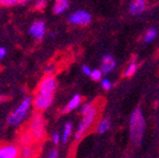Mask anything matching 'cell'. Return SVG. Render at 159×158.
I'll return each mask as SVG.
<instances>
[{"mask_svg":"<svg viewBox=\"0 0 159 158\" xmlns=\"http://www.w3.org/2000/svg\"><path fill=\"white\" fill-rule=\"evenodd\" d=\"M146 132V119L140 107L133 111L129 118V137L134 146H140Z\"/></svg>","mask_w":159,"mask_h":158,"instance_id":"6da1fadb","label":"cell"},{"mask_svg":"<svg viewBox=\"0 0 159 158\" xmlns=\"http://www.w3.org/2000/svg\"><path fill=\"white\" fill-rule=\"evenodd\" d=\"M32 107V97L27 96L20 102V104L9 114L7 117V123L10 126H19L23 123L25 117Z\"/></svg>","mask_w":159,"mask_h":158,"instance_id":"7a4b0ae2","label":"cell"},{"mask_svg":"<svg viewBox=\"0 0 159 158\" xmlns=\"http://www.w3.org/2000/svg\"><path fill=\"white\" fill-rule=\"evenodd\" d=\"M97 115H98V109H97V106H95L92 112H89L85 116H82V119L80 122L79 126H77V128H76V132H75V134H74V141L76 142V143L81 141V139L83 138V136L91 129L93 124L96 121Z\"/></svg>","mask_w":159,"mask_h":158,"instance_id":"3957f363","label":"cell"},{"mask_svg":"<svg viewBox=\"0 0 159 158\" xmlns=\"http://www.w3.org/2000/svg\"><path fill=\"white\" fill-rule=\"evenodd\" d=\"M29 133L32 135L33 141L41 142L45 136V123L41 113H35L29 123Z\"/></svg>","mask_w":159,"mask_h":158,"instance_id":"277c9868","label":"cell"},{"mask_svg":"<svg viewBox=\"0 0 159 158\" xmlns=\"http://www.w3.org/2000/svg\"><path fill=\"white\" fill-rule=\"evenodd\" d=\"M57 81L54 75L45 74L38 85L37 93L44 94V95H53L54 92L57 91Z\"/></svg>","mask_w":159,"mask_h":158,"instance_id":"5b68a950","label":"cell"},{"mask_svg":"<svg viewBox=\"0 0 159 158\" xmlns=\"http://www.w3.org/2000/svg\"><path fill=\"white\" fill-rule=\"evenodd\" d=\"M52 102L53 95H44V94L35 93L34 96L32 97V107L38 113H42L52 105Z\"/></svg>","mask_w":159,"mask_h":158,"instance_id":"8992f818","label":"cell"},{"mask_svg":"<svg viewBox=\"0 0 159 158\" xmlns=\"http://www.w3.org/2000/svg\"><path fill=\"white\" fill-rule=\"evenodd\" d=\"M69 23L73 26H80V27H86L92 22V16L84 10H77L70 15L67 19Z\"/></svg>","mask_w":159,"mask_h":158,"instance_id":"52a82bcc","label":"cell"},{"mask_svg":"<svg viewBox=\"0 0 159 158\" xmlns=\"http://www.w3.org/2000/svg\"><path fill=\"white\" fill-rule=\"evenodd\" d=\"M0 158H20L19 146L10 143L0 144Z\"/></svg>","mask_w":159,"mask_h":158,"instance_id":"ba28073f","label":"cell"},{"mask_svg":"<svg viewBox=\"0 0 159 158\" xmlns=\"http://www.w3.org/2000/svg\"><path fill=\"white\" fill-rule=\"evenodd\" d=\"M29 33L31 37L34 38L37 41H41L45 35V25L43 21H34L29 29Z\"/></svg>","mask_w":159,"mask_h":158,"instance_id":"9c48e42d","label":"cell"},{"mask_svg":"<svg viewBox=\"0 0 159 158\" xmlns=\"http://www.w3.org/2000/svg\"><path fill=\"white\" fill-rule=\"evenodd\" d=\"M116 69V61L112 55H104L102 59V64H101V70L103 74H109Z\"/></svg>","mask_w":159,"mask_h":158,"instance_id":"30bf717a","label":"cell"},{"mask_svg":"<svg viewBox=\"0 0 159 158\" xmlns=\"http://www.w3.org/2000/svg\"><path fill=\"white\" fill-rule=\"evenodd\" d=\"M147 8V0H133L129 5V12L133 16H138Z\"/></svg>","mask_w":159,"mask_h":158,"instance_id":"8fae6325","label":"cell"},{"mask_svg":"<svg viewBox=\"0 0 159 158\" xmlns=\"http://www.w3.org/2000/svg\"><path fill=\"white\" fill-rule=\"evenodd\" d=\"M82 102H83L82 95L75 94L74 96L67 102V104L65 105L64 109H63V113H70V112H73L74 109H79V106L82 105Z\"/></svg>","mask_w":159,"mask_h":158,"instance_id":"7c38bea8","label":"cell"},{"mask_svg":"<svg viewBox=\"0 0 159 158\" xmlns=\"http://www.w3.org/2000/svg\"><path fill=\"white\" fill-rule=\"evenodd\" d=\"M70 7V0H55L53 6V12L55 15H61L65 12Z\"/></svg>","mask_w":159,"mask_h":158,"instance_id":"4fadbf2b","label":"cell"},{"mask_svg":"<svg viewBox=\"0 0 159 158\" xmlns=\"http://www.w3.org/2000/svg\"><path fill=\"white\" fill-rule=\"evenodd\" d=\"M73 134V125L72 123H65L64 127H63V132L61 134V142L63 144H66L70 141L71 136Z\"/></svg>","mask_w":159,"mask_h":158,"instance_id":"5bb4252c","label":"cell"},{"mask_svg":"<svg viewBox=\"0 0 159 158\" xmlns=\"http://www.w3.org/2000/svg\"><path fill=\"white\" fill-rule=\"evenodd\" d=\"M35 153V147L31 145H25L20 148V158H32Z\"/></svg>","mask_w":159,"mask_h":158,"instance_id":"9a60e30c","label":"cell"},{"mask_svg":"<svg viewBox=\"0 0 159 158\" xmlns=\"http://www.w3.org/2000/svg\"><path fill=\"white\" fill-rule=\"evenodd\" d=\"M111 128V121L108 118H102L96 126V132L98 134H105Z\"/></svg>","mask_w":159,"mask_h":158,"instance_id":"2e32d148","label":"cell"},{"mask_svg":"<svg viewBox=\"0 0 159 158\" xmlns=\"http://www.w3.org/2000/svg\"><path fill=\"white\" fill-rule=\"evenodd\" d=\"M138 70V63L135 61L129 62V64L127 65V67L124 71V77H132Z\"/></svg>","mask_w":159,"mask_h":158,"instance_id":"e0dca14e","label":"cell"},{"mask_svg":"<svg viewBox=\"0 0 159 158\" xmlns=\"http://www.w3.org/2000/svg\"><path fill=\"white\" fill-rule=\"evenodd\" d=\"M157 37V31L155 29L147 30V32L144 35V42L145 43H150L152 42Z\"/></svg>","mask_w":159,"mask_h":158,"instance_id":"ac0fdd59","label":"cell"},{"mask_svg":"<svg viewBox=\"0 0 159 158\" xmlns=\"http://www.w3.org/2000/svg\"><path fill=\"white\" fill-rule=\"evenodd\" d=\"M94 107H95V105L93 103H86V104H84V105L81 106V109H80V113H81L82 116H85V115L89 114V112H92Z\"/></svg>","mask_w":159,"mask_h":158,"instance_id":"d6986e66","label":"cell"},{"mask_svg":"<svg viewBox=\"0 0 159 158\" xmlns=\"http://www.w3.org/2000/svg\"><path fill=\"white\" fill-rule=\"evenodd\" d=\"M103 72L101 69H94L92 70V73H91V79L93 80V81H102L103 80Z\"/></svg>","mask_w":159,"mask_h":158,"instance_id":"ffe728a7","label":"cell"},{"mask_svg":"<svg viewBox=\"0 0 159 158\" xmlns=\"http://www.w3.org/2000/svg\"><path fill=\"white\" fill-rule=\"evenodd\" d=\"M17 3H19V0H0V6L1 7H12V6H16Z\"/></svg>","mask_w":159,"mask_h":158,"instance_id":"44dd1931","label":"cell"},{"mask_svg":"<svg viewBox=\"0 0 159 158\" xmlns=\"http://www.w3.org/2000/svg\"><path fill=\"white\" fill-rule=\"evenodd\" d=\"M47 3H48L47 0H38L37 2L34 3V9L39 10V11H42L47 7Z\"/></svg>","mask_w":159,"mask_h":158,"instance_id":"7402d4cb","label":"cell"},{"mask_svg":"<svg viewBox=\"0 0 159 158\" xmlns=\"http://www.w3.org/2000/svg\"><path fill=\"white\" fill-rule=\"evenodd\" d=\"M101 83H102V86H103V89H104L105 91H109V90L112 89V86H113L112 82L109 81L108 79H103L102 81H101Z\"/></svg>","mask_w":159,"mask_h":158,"instance_id":"603a6c76","label":"cell"},{"mask_svg":"<svg viewBox=\"0 0 159 158\" xmlns=\"http://www.w3.org/2000/svg\"><path fill=\"white\" fill-rule=\"evenodd\" d=\"M51 141H52V143L54 144L55 146L59 145V144L61 143V135H60L59 133H53L52 136H51Z\"/></svg>","mask_w":159,"mask_h":158,"instance_id":"cb8c5ba5","label":"cell"},{"mask_svg":"<svg viewBox=\"0 0 159 158\" xmlns=\"http://www.w3.org/2000/svg\"><path fill=\"white\" fill-rule=\"evenodd\" d=\"M45 73L47 74H50V75H53L55 73V67L54 65H49V67H47V69H45Z\"/></svg>","mask_w":159,"mask_h":158,"instance_id":"d4e9b609","label":"cell"},{"mask_svg":"<svg viewBox=\"0 0 159 158\" xmlns=\"http://www.w3.org/2000/svg\"><path fill=\"white\" fill-rule=\"evenodd\" d=\"M48 158H59V151H57V149L50 151L49 155H48Z\"/></svg>","mask_w":159,"mask_h":158,"instance_id":"484cf974","label":"cell"},{"mask_svg":"<svg viewBox=\"0 0 159 158\" xmlns=\"http://www.w3.org/2000/svg\"><path fill=\"white\" fill-rule=\"evenodd\" d=\"M82 72L84 73L85 75H91V73H92V69H91L89 65H83V67H82Z\"/></svg>","mask_w":159,"mask_h":158,"instance_id":"4316f807","label":"cell"},{"mask_svg":"<svg viewBox=\"0 0 159 158\" xmlns=\"http://www.w3.org/2000/svg\"><path fill=\"white\" fill-rule=\"evenodd\" d=\"M6 54H7V50H6L3 47H1L0 48V60L3 59V58L6 57Z\"/></svg>","mask_w":159,"mask_h":158,"instance_id":"83f0119b","label":"cell"},{"mask_svg":"<svg viewBox=\"0 0 159 158\" xmlns=\"http://www.w3.org/2000/svg\"><path fill=\"white\" fill-rule=\"evenodd\" d=\"M29 0H19V3H25V2H28Z\"/></svg>","mask_w":159,"mask_h":158,"instance_id":"f1b7e54d","label":"cell"}]
</instances>
